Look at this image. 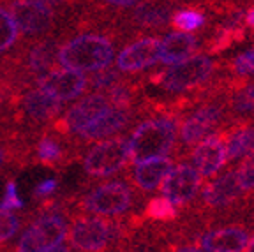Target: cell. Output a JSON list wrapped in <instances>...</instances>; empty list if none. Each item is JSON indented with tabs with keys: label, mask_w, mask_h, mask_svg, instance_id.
Instances as JSON below:
<instances>
[{
	"label": "cell",
	"mask_w": 254,
	"mask_h": 252,
	"mask_svg": "<svg viewBox=\"0 0 254 252\" xmlns=\"http://www.w3.org/2000/svg\"><path fill=\"white\" fill-rule=\"evenodd\" d=\"M48 252H72V249L69 247V245H59V247L52 249V251H48Z\"/></svg>",
	"instance_id": "39"
},
{
	"label": "cell",
	"mask_w": 254,
	"mask_h": 252,
	"mask_svg": "<svg viewBox=\"0 0 254 252\" xmlns=\"http://www.w3.org/2000/svg\"><path fill=\"white\" fill-rule=\"evenodd\" d=\"M4 78V74H2V67H0V79Z\"/></svg>",
	"instance_id": "41"
},
{
	"label": "cell",
	"mask_w": 254,
	"mask_h": 252,
	"mask_svg": "<svg viewBox=\"0 0 254 252\" xmlns=\"http://www.w3.org/2000/svg\"><path fill=\"white\" fill-rule=\"evenodd\" d=\"M131 219L111 221L108 217L74 213L67 229L69 247L74 252H108L131 237Z\"/></svg>",
	"instance_id": "3"
},
{
	"label": "cell",
	"mask_w": 254,
	"mask_h": 252,
	"mask_svg": "<svg viewBox=\"0 0 254 252\" xmlns=\"http://www.w3.org/2000/svg\"><path fill=\"white\" fill-rule=\"evenodd\" d=\"M221 90L224 94L222 101L226 111L237 117V122L254 117V81L237 78L226 83V87H221Z\"/></svg>",
	"instance_id": "22"
},
{
	"label": "cell",
	"mask_w": 254,
	"mask_h": 252,
	"mask_svg": "<svg viewBox=\"0 0 254 252\" xmlns=\"http://www.w3.org/2000/svg\"><path fill=\"white\" fill-rule=\"evenodd\" d=\"M46 2L59 12H71L72 20H74V14L78 12L79 5L83 4V0H46Z\"/></svg>",
	"instance_id": "36"
},
{
	"label": "cell",
	"mask_w": 254,
	"mask_h": 252,
	"mask_svg": "<svg viewBox=\"0 0 254 252\" xmlns=\"http://www.w3.org/2000/svg\"><path fill=\"white\" fill-rule=\"evenodd\" d=\"M64 111V104L48 95L37 85L27 87L18 94L14 103V122L25 138L36 139L52 126Z\"/></svg>",
	"instance_id": "6"
},
{
	"label": "cell",
	"mask_w": 254,
	"mask_h": 252,
	"mask_svg": "<svg viewBox=\"0 0 254 252\" xmlns=\"http://www.w3.org/2000/svg\"><path fill=\"white\" fill-rule=\"evenodd\" d=\"M171 252H205L198 247V245H180V247H175Z\"/></svg>",
	"instance_id": "37"
},
{
	"label": "cell",
	"mask_w": 254,
	"mask_h": 252,
	"mask_svg": "<svg viewBox=\"0 0 254 252\" xmlns=\"http://www.w3.org/2000/svg\"><path fill=\"white\" fill-rule=\"evenodd\" d=\"M141 83L134 81L131 78H122L120 81H117L113 87L108 88L106 94L108 101L111 106L117 108H134V104L138 103L139 92H141Z\"/></svg>",
	"instance_id": "27"
},
{
	"label": "cell",
	"mask_w": 254,
	"mask_h": 252,
	"mask_svg": "<svg viewBox=\"0 0 254 252\" xmlns=\"http://www.w3.org/2000/svg\"><path fill=\"white\" fill-rule=\"evenodd\" d=\"M226 145V159L230 162H240L244 157L254 152V122H235L222 130Z\"/></svg>",
	"instance_id": "23"
},
{
	"label": "cell",
	"mask_w": 254,
	"mask_h": 252,
	"mask_svg": "<svg viewBox=\"0 0 254 252\" xmlns=\"http://www.w3.org/2000/svg\"><path fill=\"white\" fill-rule=\"evenodd\" d=\"M21 44L20 28L16 25L11 11L0 4V62L16 53Z\"/></svg>",
	"instance_id": "26"
},
{
	"label": "cell",
	"mask_w": 254,
	"mask_h": 252,
	"mask_svg": "<svg viewBox=\"0 0 254 252\" xmlns=\"http://www.w3.org/2000/svg\"><path fill=\"white\" fill-rule=\"evenodd\" d=\"M224 119H226V106H224L222 99L199 104L179 127L182 146L184 148L194 146L205 136H208L212 130L217 129L224 122Z\"/></svg>",
	"instance_id": "11"
},
{
	"label": "cell",
	"mask_w": 254,
	"mask_h": 252,
	"mask_svg": "<svg viewBox=\"0 0 254 252\" xmlns=\"http://www.w3.org/2000/svg\"><path fill=\"white\" fill-rule=\"evenodd\" d=\"M39 88H43L48 95H52L53 99L60 101L62 104L76 101L79 95H83L88 88V78L83 72L71 71V69H60V67H53L48 72L36 79Z\"/></svg>",
	"instance_id": "15"
},
{
	"label": "cell",
	"mask_w": 254,
	"mask_h": 252,
	"mask_svg": "<svg viewBox=\"0 0 254 252\" xmlns=\"http://www.w3.org/2000/svg\"><path fill=\"white\" fill-rule=\"evenodd\" d=\"M246 252H254V237H253V238H249V242H247Z\"/></svg>",
	"instance_id": "40"
},
{
	"label": "cell",
	"mask_w": 254,
	"mask_h": 252,
	"mask_svg": "<svg viewBox=\"0 0 254 252\" xmlns=\"http://www.w3.org/2000/svg\"><path fill=\"white\" fill-rule=\"evenodd\" d=\"M198 46V39L194 36L187 32H175L159 43V60L164 65H173L192 55Z\"/></svg>",
	"instance_id": "24"
},
{
	"label": "cell",
	"mask_w": 254,
	"mask_h": 252,
	"mask_svg": "<svg viewBox=\"0 0 254 252\" xmlns=\"http://www.w3.org/2000/svg\"><path fill=\"white\" fill-rule=\"evenodd\" d=\"M136 205V190L126 180L103 182L99 186L87 189L83 194L71 197V206L74 213H88V215L119 219L126 215Z\"/></svg>",
	"instance_id": "5"
},
{
	"label": "cell",
	"mask_w": 254,
	"mask_h": 252,
	"mask_svg": "<svg viewBox=\"0 0 254 252\" xmlns=\"http://www.w3.org/2000/svg\"><path fill=\"white\" fill-rule=\"evenodd\" d=\"M246 192L240 187L237 171L230 170L215 180L208 182L201 190V203L208 210H228L242 203Z\"/></svg>",
	"instance_id": "17"
},
{
	"label": "cell",
	"mask_w": 254,
	"mask_h": 252,
	"mask_svg": "<svg viewBox=\"0 0 254 252\" xmlns=\"http://www.w3.org/2000/svg\"><path fill=\"white\" fill-rule=\"evenodd\" d=\"M36 141V139H34ZM32 139H0V175L32 164Z\"/></svg>",
	"instance_id": "25"
},
{
	"label": "cell",
	"mask_w": 254,
	"mask_h": 252,
	"mask_svg": "<svg viewBox=\"0 0 254 252\" xmlns=\"http://www.w3.org/2000/svg\"><path fill=\"white\" fill-rule=\"evenodd\" d=\"M190 161H192L196 171L201 175V178H210L217 175L222 166L228 162L222 132L208 134L199 143H196L194 150L190 154Z\"/></svg>",
	"instance_id": "18"
},
{
	"label": "cell",
	"mask_w": 254,
	"mask_h": 252,
	"mask_svg": "<svg viewBox=\"0 0 254 252\" xmlns=\"http://www.w3.org/2000/svg\"><path fill=\"white\" fill-rule=\"evenodd\" d=\"M115 52V37L111 32H97L95 27H79L78 34L62 39L57 62L64 69L95 72L113 63Z\"/></svg>",
	"instance_id": "2"
},
{
	"label": "cell",
	"mask_w": 254,
	"mask_h": 252,
	"mask_svg": "<svg viewBox=\"0 0 254 252\" xmlns=\"http://www.w3.org/2000/svg\"><path fill=\"white\" fill-rule=\"evenodd\" d=\"M81 154L83 150H79L71 139L62 138L52 130H44L32 145V164L60 170L64 166L71 164L74 159L81 157Z\"/></svg>",
	"instance_id": "12"
},
{
	"label": "cell",
	"mask_w": 254,
	"mask_h": 252,
	"mask_svg": "<svg viewBox=\"0 0 254 252\" xmlns=\"http://www.w3.org/2000/svg\"><path fill=\"white\" fill-rule=\"evenodd\" d=\"M215 71L217 63L208 55H190L182 62L170 65L168 69L154 72L150 76V83L171 94H184L205 87L215 76Z\"/></svg>",
	"instance_id": "7"
},
{
	"label": "cell",
	"mask_w": 254,
	"mask_h": 252,
	"mask_svg": "<svg viewBox=\"0 0 254 252\" xmlns=\"http://www.w3.org/2000/svg\"><path fill=\"white\" fill-rule=\"evenodd\" d=\"M171 168H173V159H170L168 155L138 162L134 164V170L131 171L132 186L139 192H154L163 186L164 178Z\"/></svg>",
	"instance_id": "21"
},
{
	"label": "cell",
	"mask_w": 254,
	"mask_h": 252,
	"mask_svg": "<svg viewBox=\"0 0 254 252\" xmlns=\"http://www.w3.org/2000/svg\"><path fill=\"white\" fill-rule=\"evenodd\" d=\"M179 119L177 113H159L141 120L129 138V162L147 161L154 157H164L177 145Z\"/></svg>",
	"instance_id": "4"
},
{
	"label": "cell",
	"mask_w": 254,
	"mask_h": 252,
	"mask_svg": "<svg viewBox=\"0 0 254 252\" xmlns=\"http://www.w3.org/2000/svg\"><path fill=\"white\" fill-rule=\"evenodd\" d=\"M25 206L23 199L20 197L18 192V186H16L14 178H9L5 182L4 187V196L0 199V210H7V212H16V210H21Z\"/></svg>",
	"instance_id": "33"
},
{
	"label": "cell",
	"mask_w": 254,
	"mask_h": 252,
	"mask_svg": "<svg viewBox=\"0 0 254 252\" xmlns=\"http://www.w3.org/2000/svg\"><path fill=\"white\" fill-rule=\"evenodd\" d=\"M205 21H206V16L203 14L199 9L187 7V9H180V11L173 12V14H171L170 25L175 30L190 34V32L199 30V28L205 25Z\"/></svg>",
	"instance_id": "29"
},
{
	"label": "cell",
	"mask_w": 254,
	"mask_h": 252,
	"mask_svg": "<svg viewBox=\"0 0 254 252\" xmlns=\"http://www.w3.org/2000/svg\"><path fill=\"white\" fill-rule=\"evenodd\" d=\"M122 79V74L119 72L117 67H106L101 71H95L94 74L88 78V88L92 92H106L110 87H113L117 81Z\"/></svg>",
	"instance_id": "31"
},
{
	"label": "cell",
	"mask_w": 254,
	"mask_h": 252,
	"mask_svg": "<svg viewBox=\"0 0 254 252\" xmlns=\"http://www.w3.org/2000/svg\"><path fill=\"white\" fill-rule=\"evenodd\" d=\"M249 238L244 226H224L199 235L198 247L205 252H244Z\"/></svg>",
	"instance_id": "20"
},
{
	"label": "cell",
	"mask_w": 254,
	"mask_h": 252,
	"mask_svg": "<svg viewBox=\"0 0 254 252\" xmlns=\"http://www.w3.org/2000/svg\"><path fill=\"white\" fill-rule=\"evenodd\" d=\"M159 43L161 41L157 37L143 36L122 48L117 57V69L120 74H138L155 65L159 62Z\"/></svg>",
	"instance_id": "16"
},
{
	"label": "cell",
	"mask_w": 254,
	"mask_h": 252,
	"mask_svg": "<svg viewBox=\"0 0 254 252\" xmlns=\"http://www.w3.org/2000/svg\"><path fill=\"white\" fill-rule=\"evenodd\" d=\"M244 23H246V27H249L254 30V5L244 14Z\"/></svg>",
	"instance_id": "38"
},
{
	"label": "cell",
	"mask_w": 254,
	"mask_h": 252,
	"mask_svg": "<svg viewBox=\"0 0 254 252\" xmlns=\"http://www.w3.org/2000/svg\"><path fill=\"white\" fill-rule=\"evenodd\" d=\"M134 113H136L134 108L110 106L101 115H97L88 126H85L76 136L67 138V139H71L79 150H85L83 148L85 143L99 141V139L111 138V136L122 132V130L132 122Z\"/></svg>",
	"instance_id": "13"
},
{
	"label": "cell",
	"mask_w": 254,
	"mask_h": 252,
	"mask_svg": "<svg viewBox=\"0 0 254 252\" xmlns=\"http://www.w3.org/2000/svg\"><path fill=\"white\" fill-rule=\"evenodd\" d=\"M143 217L154 222L168 224V222H173L179 217V208L164 196H155L150 197L147 201V205L143 206Z\"/></svg>",
	"instance_id": "28"
},
{
	"label": "cell",
	"mask_w": 254,
	"mask_h": 252,
	"mask_svg": "<svg viewBox=\"0 0 254 252\" xmlns=\"http://www.w3.org/2000/svg\"><path fill=\"white\" fill-rule=\"evenodd\" d=\"M72 215L71 199L50 197L39 201L27 229L14 247H7V252H48L59 247L67 237L69 219Z\"/></svg>",
	"instance_id": "1"
},
{
	"label": "cell",
	"mask_w": 254,
	"mask_h": 252,
	"mask_svg": "<svg viewBox=\"0 0 254 252\" xmlns=\"http://www.w3.org/2000/svg\"><path fill=\"white\" fill-rule=\"evenodd\" d=\"M235 171H237V178L244 192L254 194V152L244 157L240 164L235 168Z\"/></svg>",
	"instance_id": "32"
},
{
	"label": "cell",
	"mask_w": 254,
	"mask_h": 252,
	"mask_svg": "<svg viewBox=\"0 0 254 252\" xmlns=\"http://www.w3.org/2000/svg\"><path fill=\"white\" fill-rule=\"evenodd\" d=\"M30 215H20V213L0 210V245L7 244L9 240L21 231L25 222H28Z\"/></svg>",
	"instance_id": "30"
},
{
	"label": "cell",
	"mask_w": 254,
	"mask_h": 252,
	"mask_svg": "<svg viewBox=\"0 0 254 252\" xmlns=\"http://www.w3.org/2000/svg\"><path fill=\"white\" fill-rule=\"evenodd\" d=\"M199 189H201V175L189 162H180L173 166L161 186L163 196L171 201L177 208H184L192 203Z\"/></svg>",
	"instance_id": "14"
},
{
	"label": "cell",
	"mask_w": 254,
	"mask_h": 252,
	"mask_svg": "<svg viewBox=\"0 0 254 252\" xmlns=\"http://www.w3.org/2000/svg\"><path fill=\"white\" fill-rule=\"evenodd\" d=\"M132 11L122 12V21L136 30H161L170 25L173 7L168 2H138Z\"/></svg>",
	"instance_id": "19"
},
{
	"label": "cell",
	"mask_w": 254,
	"mask_h": 252,
	"mask_svg": "<svg viewBox=\"0 0 254 252\" xmlns=\"http://www.w3.org/2000/svg\"><path fill=\"white\" fill-rule=\"evenodd\" d=\"M83 173L92 178H108L129 164V139L126 136H111L92 145L81 154Z\"/></svg>",
	"instance_id": "8"
},
{
	"label": "cell",
	"mask_w": 254,
	"mask_h": 252,
	"mask_svg": "<svg viewBox=\"0 0 254 252\" xmlns=\"http://www.w3.org/2000/svg\"><path fill=\"white\" fill-rule=\"evenodd\" d=\"M110 106L111 104L104 92H90L88 95L79 99L78 103L72 104L71 108L62 111V115L46 130H52L62 138H72Z\"/></svg>",
	"instance_id": "10"
},
{
	"label": "cell",
	"mask_w": 254,
	"mask_h": 252,
	"mask_svg": "<svg viewBox=\"0 0 254 252\" xmlns=\"http://www.w3.org/2000/svg\"><path fill=\"white\" fill-rule=\"evenodd\" d=\"M57 190H59V178H55V177L43 178L41 182H37L34 190H32V197L39 203V201L53 197V194H55Z\"/></svg>",
	"instance_id": "35"
},
{
	"label": "cell",
	"mask_w": 254,
	"mask_h": 252,
	"mask_svg": "<svg viewBox=\"0 0 254 252\" xmlns=\"http://www.w3.org/2000/svg\"><path fill=\"white\" fill-rule=\"evenodd\" d=\"M231 71L237 78L246 79L254 76V46L246 50L231 62Z\"/></svg>",
	"instance_id": "34"
},
{
	"label": "cell",
	"mask_w": 254,
	"mask_h": 252,
	"mask_svg": "<svg viewBox=\"0 0 254 252\" xmlns=\"http://www.w3.org/2000/svg\"><path fill=\"white\" fill-rule=\"evenodd\" d=\"M5 4L20 28V34L27 39H36L59 30L60 12L46 0H7Z\"/></svg>",
	"instance_id": "9"
}]
</instances>
